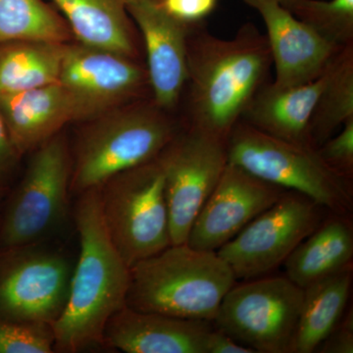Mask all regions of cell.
Listing matches in <instances>:
<instances>
[{"label": "cell", "mask_w": 353, "mask_h": 353, "mask_svg": "<svg viewBox=\"0 0 353 353\" xmlns=\"http://www.w3.org/2000/svg\"><path fill=\"white\" fill-rule=\"evenodd\" d=\"M187 65L181 124L227 141L253 97L270 82L273 62L266 34L248 23L234 39H223L204 24L196 26L188 34Z\"/></svg>", "instance_id": "cell-1"}, {"label": "cell", "mask_w": 353, "mask_h": 353, "mask_svg": "<svg viewBox=\"0 0 353 353\" xmlns=\"http://www.w3.org/2000/svg\"><path fill=\"white\" fill-rule=\"evenodd\" d=\"M75 220L80 252L74 264L66 305L52 324L57 352L102 347L106 324L126 306L131 279L130 267L106 231L99 188L79 194Z\"/></svg>", "instance_id": "cell-2"}, {"label": "cell", "mask_w": 353, "mask_h": 353, "mask_svg": "<svg viewBox=\"0 0 353 353\" xmlns=\"http://www.w3.org/2000/svg\"><path fill=\"white\" fill-rule=\"evenodd\" d=\"M126 305L143 312L213 322L236 279L216 252L171 245L130 268Z\"/></svg>", "instance_id": "cell-3"}, {"label": "cell", "mask_w": 353, "mask_h": 353, "mask_svg": "<svg viewBox=\"0 0 353 353\" xmlns=\"http://www.w3.org/2000/svg\"><path fill=\"white\" fill-rule=\"evenodd\" d=\"M181 126L152 99L102 117L79 141L70 192L101 187L114 176L157 159Z\"/></svg>", "instance_id": "cell-4"}, {"label": "cell", "mask_w": 353, "mask_h": 353, "mask_svg": "<svg viewBox=\"0 0 353 353\" xmlns=\"http://www.w3.org/2000/svg\"><path fill=\"white\" fill-rule=\"evenodd\" d=\"M228 163L288 190L303 194L336 214L352 209V181L334 173L317 150L265 134L240 121L227 139Z\"/></svg>", "instance_id": "cell-5"}, {"label": "cell", "mask_w": 353, "mask_h": 353, "mask_svg": "<svg viewBox=\"0 0 353 353\" xmlns=\"http://www.w3.org/2000/svg\"><path fill=\"white\" fill-rule=\"evenodd\" d=\"M99 190L106 231L130 268L172 245L164 175L157 158L114 176Z\"/></svg>", "instance_id": "cell-6"}, {"label": "cell", "mask_w": 353, "mask_h": 353, "mask_svg": "<svg viewBox=\"0 0 353 353\" xmlns=\"http://www.w3.org/2000/svg\"><path fill=\"white\" fill-rule=\"evenodd\" d=\"M34 150L0 228L6 250L43 243L68 212L72 164L64 137L58 132Z\"/></svg>", "instance_id": "cell-7"}, {"label": "cell", "mask_w": 353, "mask_h": 353, "mask_svg": "<svg viewBox=\"0 0 353 353\" xmlns=\"http://www.w3.org/2000/svg\"><path fill=\"white\" fill-rule=\"evenodd\" d=\"M303 296V288L287 276L234 284L213 325L256 353H292Z\"/></svg>", "instance_id": "cell-8"}, {"label": "cell", "mask_w": 353, "mask_h": 353, "mask_svg": "<svg viewBox=\"0 0 353 353\" xmlns=\"http://www.w3.org/2000/svg\"><path fill=\"white\" fill-rule=\"evenodd\" d=\"M157 160L164 175L171 243L183 245L226 168L227 141L182 125Z\"/></svg>", "instance_id": "cell-9"}, {"label": "cell", "mask_w": 353, "mask_h": 353, "mask_svg": "<svg viewBox=\"0 0 353 353\" xmlns=\"http://www.w3.org/2000/svg\"><path fill=\"white\" fill-rule=\"evenodd\" d=\"M321 206L294 190H285L271 208L217 250L234 277L252 280L284 264L299 243L322 222Z\"/></svg>", "instance_id": "cell-10"}, {"label": "cell", "mask_w": 353, "mask_h": 353, "mask_svg": "<svg viewBox=\"0 0 353 353\" xmlns=\"http://www.w3.org/2000/svg\"><path fill=\"white\" fill-rule=\"evenodd\" d=\"M0 268V317L52 326L68 299L74 264L43 243L6 250Z\"/></svg>", "instance_id": "cell-11"}, {"label": "cell", "mask_w": 353, "mask_h": 353, "mask_svg": "<svg viewBox=\"0 0 353 353\" xmlns=\"http://www.w3.org/2000/svg\"><path fill=\"white\" fill-rule=\"evenodd\" d=\"M58 82L75 99L82 120L141 101L150 88L146 69L132 58L81 43L65 46Z\"/></svg>", "instance_id": "cell-12"}, {"label": "cell", "mask_w": 353, "mask_h": 353, "mask_svg": "<svg viewBox=\"0 0 353 353\" xmlns=\"http://www.w3.org/2000/svg\"><path fill=\"white\" fill-rule=\"evenodd\" d=\"M285 190L228 163L196 216L187 245L196 250L217 252L271 208Z\"/></svg>", "instance_id": "cell-13"}, {"label": "cell", "mask_w": 353, "mask_h": 353, "mask_svg": "<svg viewBox=\"0 0 353 353\" xmlns=\"http://www.w3.org/2000/svg\"><path fill=\"white\" fill-rule=\"evenodd\" d=\"M127 10L143 37L152 101L173 113L187 82V41L192 28L170 17L159 0H127Z\"/></svg>", "instance_id": "cell-14"}, {"label": "cell", "mask_w": 353, "mask_h": 353, "mask_svg": "<svg viewBox=\"0 0 353 353\" xmlns=\"http://www.w3.org/2000/svg\"><path fill=\"white\" fill-rule=\"evenodd\" d=\"M243 1L255 9L264 21L276 70L273 83L279 87L312 82L326 72L334 58L345 48L325 38L274 0Z\"/></svg>", "instance_id": "cell-15"}, {"label": "cell", "mask_w": 353, "mask_h": 353, "mask_svg": "<svg viewBox=\"0 0 353 353\" xmlns=\"http://www.w3.org/2000/svg\"><path fill=\"white\" fill-rule=\"evenodd\" d=\"M213 322L143 312L124 306L110 318L102 347L127 353H205Z\"/></svg>", "instance_id": "cell-16"}, {"label": "cell", "mask_w": 353, "mask_h": 353, "mask_svg": "<svg viewBox=\"0 0 353 353\" xmlns=\"http://www.w3.org/2000/svg\"><path fill=\"white\" fill-rule=\"evenodd\" d=\"M0 112L20 155L36 150L69 122L82 120L75 99L59 82L1 95Z\"/></svg>", "instance_id": "cell-17"}, {"label": "cell", "mask_w": 353, "mask_h": 353, "mask_svg": "<svg viewBox=\"0 0 353 353\" xmlns=\"http://www.w3.org/2000/svg\"><path fill=\"white\" fill-rule=\"evenodd\" d=\"M327 76L328 69L312 82L294 87L265 83L241 121L275 138L312 148L308 137L309 124Z\"/></svg>", "instance_id": "cell-18"}, {"label": "cell", "mask_w": 353, "mask_h": 353, "mask_svg": "<svg viewBox=\"0 0 353 353\" xmlns=\"http://www.w3.org/2000/svg\"><path fill=\"white\" fill-rule=\"evenodd\" d=\"M63 16L79 43L138 57L127 0H51Z\"/></svg>", "instance_id": "cell-19"}, {"label": "cell", "mask_w": 353, "mask_h": 353, "mask_svg": "<svg viewBox=\"0 0 353 353\" xmlns=\"http://www.w3.org/2000/svg\"><path fill=\"white\" fill-rule=\"evenodd\" d=\"M347 216L332 213L285 259V276L294 284L304 289L352 266L353 228Z\"/></svg>", "instance_id": "cell-20"}, {"label": "cell", "mask_w": 353, "mask_h": 353, "mask_svg": "<svg viewBox=\"0 0 353 353\" xmlns=\"http://www.w3.org/2000/svg\"><path fill=\"white\" fill-rule=\"evenodd\" d=\"M352 266L304 288L292 353L315 352L343 318L350 299Z\"/></svg>", "instance_id": "cell-21"}, {"label": "cell", "mask_w": 353, "mask_h": 353, "mask_svg": "<svg viewBox=\"0 0 353 353\" xmlns=\"http://www.w3.org/2000/svg\"><path fill=\"white\" fill-rule=\"evenodd\" d=\"M65 46L37 41L0 44V97L58 82Z\"/></svg>", "instance_id": "cell-22"}, {"label": "cell", "mask_w": 353, "mask_h": 353, "mask_svg": "<svg viewBox=\"0 0 353 353\" xmlns=\"http://www.w3.org/2000/svg\"><path fill=\"white\" fill-rule=\"evenodd\" d=\"M352 118L353 44H350L330 64L326 83L309 124L310 145L317 150Z\"/></svg>", "instance_id": "cell-23"}, {"label": "cell", "mask_w": 353, "mask_h": 353, "mask_svg": "<svg viewBox=\"0 0 353 353\" xmlns=\"http://www.w3.org/2000/svg\"><path fill=\"white\" fill-rule=\"evenodd\" d=\"M66 20L43 0H0V44L16 41L66 43Z\"/></svg>", "instance_id": "cell-24"}, {"label": "cell", "mask_w": 353, "mask_h": 353, "mask_svg": "<svg viewBox=\"0 0 353 353\" xmlns=\"http://www.w3.org/2000/svg\"><path fill=\"white\" fill-rule=\"evenodd\" d=\"M285 8L334 43H353V0H294Z\"/></svg>", "instance_id": "cell-25"}, {"label": "cell", "mask_w": 353, "mask_h": 353, "mask_svg": "<svg viewBox=\"0 0 353 353\" xmlns=\"http://www.w3.org/2000/svg\"><path fill=\"white\" fill-rule=\"evenodd\" d=\"M52 326L0 317V353L54 352Z\"/></svg>", "instance_id": "cell-26"}, {"label": "cell", "mask_w": 353, "mask_h": 353, "mask_svg": "<svg viewBox=\"0 0 353 353\" xmlns=\"http://www.w3.org/2000/svg\"><path fill=\"white\" fill-rule=\"evenodd\" d=\"M325 164L347 180L353 179V118L343 125L336 136L327 139L317 148Z\"/></svg>", "instance_id": "cell-27"}, {"label": "cell", "mask_w": 353, "mask_h": 353, "mask_svg": "<svg viewBox=\"0 0 353 353\" xmlns=\"http://www.w3.org/2000/svg\"><path fill=\"white\" fill-rule=\"evenodd\" d=\"M165 12L181 24L192 28L205 24L218 0H159Z\"/></svg>", "instance_id": "cell-28"}, {"label": "cell", "mask_w": 353, "mask_h": 353, "mask_svg": "<svg viewBox=\"0 0 353 353\" xmlns=\"http://www.w3.org/2000/svg\"><path fill=\"white\" fill-rule=\"evenodd\" d=\"M343 319L334 327L332 333L323 341L316 352L322 353L353 352L352 311L343 316Z\"/></svg>", "instance_id": "cell-29"}, {"label": "cell", "mask_w": 353, "mask_h": 353, "mask_svg": "<svg viewBox=\"0 0 353 353\" xmlns=\"http://www.w3.org/2000/svg\"><path fill=\"white\" fill-rule=\"evenodd\" d=\"M205 353H256L252 348L241 345L233 338L214 329L209 333L205 343Z\"/></svg>", "instance_id": "cell-30"}, {"label": "cell", "mask_w": 353, "mask_h": 353, "mask_svg": "<svg viewBox=\"0 0 353 353\" xmlns=\"http://www.w3.org/2000/svg\"><path fill=\"white\" fill-rule=\"evenodd\" d=\"M19 157V152L11 141L6 122L0 112V179L11 171Z\"/></svg>", "instance_id": "cell-31"}, {"label": "cell", "mask_w": 353, "mask_h": 353, "mask_svg": "<svg viewBox=\"0 0 353 353\" xmlns=\"http://www.w3.org/2000/svg\"><path fill=\"white\" fill-rule=\"evenodd\" d=\"M274 1L278 2L281 6L285 7L289 6L290 2L294 1V0H274Z\"/></svg>", "instance_id": "cell-32"}, {"label": "cell", "mask_w": 353, "mask_h": 353, "mask_svg": "<svg viewBox=\"0 0 353 353\" xmlns=\"http://www.w3.org/2000/svg\"><path fill=\"white\" fill-rule=\"evenodd\" d=\"M0 197H1V188H0Z\"/></svg>", "instance_id": "cell-33"}]
</instances>
